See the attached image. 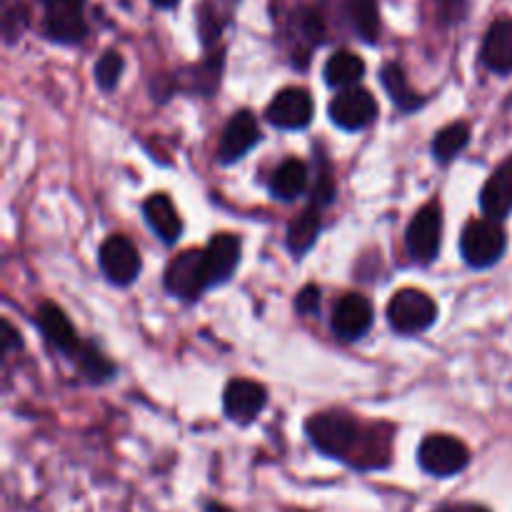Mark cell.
<instances>
[{
  "mask_svg": "<svg viewBox=\"0 0 512 512\" xmlns=\"http://www.w3.org/2000/svg\"><path fill=\"white\" fill-rule=\"evenodd\" d=\"M330 118L338 128L343 130H363L378 115V103H375L373 93L365 88H345L330 100Z\"/></svg>",
  "mask_w": 512,
  "mask_h": 512,
  "instance_id": "9",
  "label": "cell"
},
{
  "mask_svg": "<svg viewBox=\"0 0 512 512\" xmlns=\"http://www.w3.org/2000/svg\"><path fill=\"white\" fill-rule=\"evenodd\" d=\"M470 143V125L458 120V123H450L448 128L438 130L433 140V158L438 163H450L455 155L463 153Z\"/></svg>",
  "mask_w": 512,
  "mask_h": 512,
  "instance_id": "24",
  "label": "cell"
},
{
  "mask_svg": "<svg viewBox=\"0 0 512 512\" xmlns=\"http://www.w3.org/2000/svg\"><path fill=\"white\" fill-rule=\"evenodd\" d=\"M260 140H263V135H260L258 118H255L250 110H240V113H235L233 118L228 120V125H225L223 138H220L218 160L223 165L238 163V160H243Z\"/></svg>",
  "mask_w": 512,
  "mask_h": 512,
  "instance_id": "11",
  "label": "cell"
},
{
  "mask_svg": "<svg viewBox=\"0 0 512 512\" xmlns=\"http://www.w3.org/2000/svg\"><path fill=\"white\" fill-rule=\"evenodd\" d=\"M325 83L333 88H355L360 78L365 75V63L360 55L350 53V50H338L325 63Z\"/></svg>",
  "mask_w": 512,
  "mask_h": 512,
  "instance_id": "22",
  "label": "cell"
},
{
  "mask_svg": "<svg viewBox=\"0 0 512 512\" xmlns=\"http://www.w3.org/2000/svg\"><path fill=\"white\" fill-rule=\"evenodd\" d=\"M320 300H323V293H320L318 285H305L295 298V310L300 315H315L320 310Z\"/></svg>",
  "mask_w": 512,
  "mask_h": 512,
  "instance_id": "28",
  "label": "cell"
},
{
  "mask_svg": "<svg viewBox=\"0 0 512 512\" xmlns=\"http://www.w3.org/2000/svg\"><path fill=\"white\" fill-rule=\"evenodd\" d=\"M315 105L305 88H285L273 98V103L265 110V118L270 125L280 130H303L313 120Z\"/></svg>",
  "mask_w": 512,
  "mask_h": 512,
  "instance_id": "10",
  "label": "cell"
},
{
  "mask_svg": "<svg viewBox=\"0 0 512 512\" xmlns=\"http://www.w3.org/2000/svg\"><path fill=\"white\" fill-rule=\"evenodd\" d=\"M268 405V390L255 380H230L223 393V410L225 418L233 423L250 425Z\"/></svg>",
  "mask_w": 512,
  "mask_h": 512,
  "instance_id": "12",
  "label": "cell"
},
{
  "mask_svg": "<svg viewBox=\"0 0 512 512\" xmlns=\"http://www.w3.org/2000/svg\"><path fill=\"white\" fill-rule=\"evenodd\" d=\"M308 188V165L300 158H288L275 168L270 178V193L278 200H298Z\"/></svg>",
  "mask_w": 512,
  "mask_h": 512,
  "instance_id": "19",
  "label": "cell"
},
{
  "mask_svg": "<svg viewBox=\"0 0 512 512\" xmlns=\"http://www.w3.org/2000/svg\"><path fill=\"white\" fill-rule=\"evenodd\" d=\"M155 5H158V8H173L175 3H178V0H153Z\"/></svg>",
  "mask_w": 512,
  "mask_h": 512,
  "instance_id": "31",
  "label": "cell"
},
{
  "mask_svg": "<svg viewBox=\"0 0 512 512\" xmlns=\"http://www.w3.org/2000/svg\"><path fill=\"white\" fill-rule=\"evenodd\" d=\"M0 330H3V355H8L10 350H18L20 345V338H18V333H15L13 330V325L8 323V320H3V323H0Z\"/></svg>",
  "mask_w": 512,
  "mask_h": 512,
  "instance_id": "29",
  "label": "cell"
},
{
  "mask_svg": "<svg viewBox=\"0 0 512 512\" xmlns=\"http://www.w3.org/2000/svg\"><path fill=\"white\" fill-rule=\"evenodd\" d=\"M418 463L433 478H453L470 463V450L455 435L433 433L420 443Z\"/></svg>",
  "mask_w": 512,
  "mask_h": 512,
  "instance_id": "4",
  "label": "cell"
},
{
  "mask_svg": "<svg viewBox=\"0 0 512 512\" xmlns=\"http://www.w3.org/2000/svg\"><path fill=\"white\" fill-rule=\"evenodd\" d=\"M345 13L355 35L365 43H375L380 33V18L375 0H345Z\"/></svg>",
  "mask_w": 512,
  "mask_h": 512,
  "instance_id": "23",
  "label": "cell"
},
{
  "mask_svg": "<svg viewBox=\"0 0 512 512\" xmlns=\"http://www.w3.org/2000/svg\"><path fill=\"white\" fill-rule=\"evenodd\" d=\"M440 512H490V510L478 503H455V505H448V508H443Z\"/></svg>",
  "mask_w": 512,
  "mask_h": 512,
  "instance_id": "30",
  "label": "cell"
},
{
  "mask_svg": "<svg viewBox=\"0 0 512 512\" xmlns=\"http://www.w3.org/2000/svg\"><path fill=\"white\" fill-rule=\"evenodd\" d=\"M300 33H303L313 45L323 43L325 40L323 15L315 13V10H303V13H300Z\"/></svg>",
  "mask_w": 512,
  "mask_h": 512,
  "instance_id": "27",
  "label": "cell"
},
{
  "mask_svg": "<svg viewBox=\"0 0 512 512\" xmlns=\"http://www.w3.org/2000/svg\"><path fill=\"white\" fill-rule=\"evenodd\" d=\"M0 23H3V38L5 43L13 45L20 35L25 33L30 23V8L23 0H3L0 8Z\"/></svg>",
  "mask_w": 512,
  "mask_h": 512,
  "instance_id": "25",
  "label": "cell"
},
{
  "mask_svg": "<svg viewBox=\"0 0 512 512\" xmlns=\"http://www.w3.org/2000/svg\"><path fill=\"white\" fill-rule=\"evenodd\" d=\"M100 270L105 278L113 285H130L138 280L140 270H143V260H140L138 248L125 235H110L105 243L100 245Z\"/></svg>",
  "mask_w": 512,
  "mask_h": 512,
  "instance_id": "7",
  "label": "cell"
},
{
  "mask_svg": "<svg viewBox=\"0 0 512 512\" xmlns=\"http://www.w3.org/2000/svg\"><path fill=\"white\" fill-rule=\"evenodd\" d=\"M438 320V305L428 293L415 288L398 290L388 305V323L398 335L425 333Z\"/></svg>",
  "mask_w": 512,
  "mask_h": 512,
  "instance_id": "3",
  "label": "cell"
},
{
  "mask_svg": "<svg viewBox=\"0 0 512 512\" xmlns=\"http://www.w3.org/2000/svg\"><path fill=\"white\" fill-rule=\"evenodd\" d=\"M45 5V35L55 43L75 45L88 35L85 0H40Z\"/></svg>",
  "mask_w": 512,
  "mask_h": 512,
  "instance_id": "8",
  "label": "cell"
},
{
  "mask_svg": "<svg viewBox=\"0 0 512 512\" xmlns=\"http://www.w3.org/2000/svg\"><path fill=\"white\" fill-rule=\"evenodd\" d=\"M305 433L320 453L335 460H348L355 468H380L390 458V438H380V430L368 435L345 410L310 415Z\"/></svg>",
  "mask_w": 512,
  "mask_h": 512,
  "instance_id": "1",
  "label": "cell"
},
{
  "mask_svg": "<svg viewBox=\"0 0 512 512\" xmlns=\"http://www.w3.org/2000/svg\"><path fill=\"white\" fill-rule=\"evenodd\" d=\"M35 323L43 330L45 338L50 340V345L60 350L65 358H70L73 363H78L83 358V353L88 350V345L80 343V338L75 335L73 323L68 320V315L53 303H43L38 308V315H35Z\"/></svg>",
  "mask_w": 512,
  "mask_h": 512,
  "instance_id": "14",
  "label": "cell"
},
{
  "mask_svg": "<svg viewBox=\"0 0 512 512\" xmlns=\"http://www.w3.org/2000/svg\"><path fill=\"white\" fill-rule=\"evenodd\" d=\"M320 228H323V218H320L318 205H310V208H305L303 213L288 225V238H285V243H288L290 253H293L295 258H303V255L313 248L315 240H318Z\"/></svg>",
  "mask_w": 512,
  "mask_h": 512,
  "instance_id": "20",
  "label": "cell"
},
{
  "mask_svg": "<svg viewBox=\"0 0 512 512\" xmlns=\"http://www.w3.org/2000/svg\"><path fill=\"white\" fill-rule=\"evenodd\" d=\"M380 80H383V88L388 90V95L393 98V103L398 105L403 113H413L420 105L425 103L423 95L415 93L408 83V75H405L403 65L400 63H385L380 70Z\"/></svg>",
  "mask_w": 512,
  "mask_h": 512,
  "instance_id": "21",
  "label": "cell"
},
{
  "mask_svg": "<svg viewBox=\"0 0 512 512\" xmlns=\"http://www.w3.org/2000/svg\"><path fill=\"white\" fill-rule=\"evenodd\" d=\"M240 240L233 233H218L205 245V270H208L210 288L228 283L240 265Z\"/></svg>",
  "mask_w": 512,
  "mask_h": 512,
  "instance_id": "15",
  "label": "cell"
},
{
  "mask_svg": "<svg viewBox=\"0 0 512 512\" xmlns=\"http://www.w3.org/2000/svg\"><path fill=\"white\" fill-rule=\"evenodd\" d=\"M143 215L150 230L158 235V240H163L165 245L178 243V238L183 235V220H180L178 210H175L173 200L168 195L153 193L150 198H145Z\"/></svg>",
  "mask_w": 512,
  "mask_h": 512,
  "instance_id": "17",
  "label": "cell"
},
{
  "mask_svg": "<svg viewBox=\"0 0 512 512\" xmlns=\"http://www.w3.org/2000/svg\"><path fill=\"white\" fill-rule=\"evenodd\" d=\"M443 245V210L438 203H428L415 213L405 233V248L420 265H430Z\"/></svg>",
  "mask_w": 512,
  "mask_h": 512,
  "instance_id": "5",
  "label": "cell"
},
{
  "mask_svg": "<svg viewBox=\"0 0 512 512\" xmlns=\"http://www.w3.org/2000/svg\"><path fill=\"white\" fill-rule=\"evenodd\" d=\"M508 248V233L498 220H470L460 238V253L470 268H490L498 263Z\"/></svg>",
  "mask_w": 512,
  "mask_h": 512,
  "instance_id": "2",
  "label": "cell"
},
{
  "mask_svg": "<svg viewBox=\"0 0 512 512\" xmlns=\"http://www.w3.org/2000/svg\"><path fill=\"white\" fill-rule=\"evenodd\" d=\"M480 60L498 75L512 73V18H500L490 25L483 40Z\"/></svg>",
  "mask_w": 512,
  "mask_h": 512,
  "instance_id": "18",
  "label": "cell"
},
{
  "mask_svg": "<svg viewBox=\"0 0 512 512\" xmlns=\"http://www.w3.org/2000/svg\"><path fill=\"white\" fill-rule=\"evenodd\" d=\"M373 320L375 313L370 300L358 293H348L333 308V333L345 343H353V340L365 338L370 333Z\"/></svg>",
  "mask_w": 512,
  "mask_h": 512,
  "instance_id": "13",
  "label": "cell"
},
{
  "mask_svg": "<svg viewBox=\"0 0 512 512\" xmlns=\"http://www.w3.org/2000/svg\"><path fill=\"white\" fill-rule=\"evenodd\" d=\"M165 290L180 300H198L210 290L203 250H185L165 270Z\"/></svg>",
  "mask_w": 512,
  "mask_h": 512,
  "instance_id": "6",
  "label": "cell"
},
{
  "mask_svg": "<svg viewBox=\"0 0 512 512\" xmlns=\"http://www.w3.org/2000/svg\"><path fill=\"white\" fill-rule=\"evenodd\" d=\"M123 68H125L123 55L115 53V50H108V53H103V58L95 63V83H98V88L108 90V93H110V90L118 85L120 75H123Z\"/></svg>",
  "mask_w": 512,
  "mask_h": 512,
  "instance_id": "26",
  "label": "cell"
},
{
  "mask_svg": "<svg viewBox=\"0 0 512 512\" xmlns=\"http://www.w3.org/2000/svg\"><path fill=\"white\" fill-rule=\"evenodd\" d=\"M480 208L485 218L503 223L512 213V153L503 165L495 168L485 188L480 190Z\"/></svg>",
  "mask_w": 512,
  "mask_h": 512,
  "instance_id": "16",
  "label": "cell"
}]
</instances>
